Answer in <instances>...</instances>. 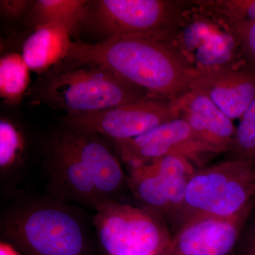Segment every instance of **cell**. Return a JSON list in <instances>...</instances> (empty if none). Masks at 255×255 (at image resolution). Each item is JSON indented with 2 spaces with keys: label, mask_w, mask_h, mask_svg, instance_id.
<instances>
[{
  "label": "cell",
  "mask_w": 255,
  "mask_h": 255,
  "mask_svg": "<svg viewBox=\"0 0 255 255\" xmlns=\"http://www.w3.org/2000/svg\"><path fill=\"white\" fill-rule=\"evenodd\" d=\"M73 42L66 28L43 23L35 26L25 38L21 55L30 70L48 73L67 59Z\"/></svg>",
  "instance_id": "cell-14"
},
{
  "label": "cell",
  "mask_w": 255,
  "mask_h": 255,
  "mask_svg": "<svg viewBox=\"0 0 255 255\" xmlns=\"http://www.w3.org/2000/svg\"><path fill=\"white\" fill-rule=\"evenodd\" d=\"M26 140L22 130L6 119L0 121V185L1 192L20 189L28 175Z\"/></svg>",
  "instance_id": "cell-15"
},
{
  "label": "cell",
  "mask_w": 255,
  "mask_h": 255,
  "mask_svg": "<svg viewBox=\"0 0 255 255\" xmlns=\"http://www.w3.org/2000/svg\"><path fill=\"white\" fill-rule=\"evenodd\" d=\"M255 209V198L229 217L201 216L176 231L165 255H230Z\"/></svg>",
  "instance_id": "cell-9"
},
{
  "label": "cell",
  "mask_w": 255,
  "mask_h": 255,
  "mask_svg": "<svg viewBox=\"0 0 255 255\" xmlns=\"http://www.w3.org/2000/svg\"><path fill=\"white\" fill-rule=\"evenodd\" d=\"M58 132L88 169L104 203L122 202V193L129 189L128 176L105 137L66 125Z\"/></svg>",
  "instance_id": "cell-11"
},
{
  "label": "cell",
  "mask_w": 255,
  "mask_h": 255,
  "mask_svg": "<svg viewBox=\"0 0 255 255\" xmlns=\"http://www.w3.org/2000/svg\"><path fill=\"white\" fill-rule=\"evenodd\" d=\"M33 1L27 0H1V11L6 17L17 18L29 12Z\"/></svg>",
  "instance_id": "cell-22"
},
{
  "label": "cell",
  "mask_w": 255,
  "mask_h": 255,
  "mask_svg": "<svg viewBox=\"0 0 255 255\" xmlns=\"http://www.w3.org/2000/svg\"><path fill=\"white\" fill-rule=\"evenodd\" d=\"M240 119L229 151L231 159L255 162V100Z\"/></svg>",
  "instance_id": "cell-20"
},
{
  "label": "cell",
  "mask_w": 255,
  "mask_h": 255,
  "mask_svg": "<svg viewBox=\"0 0 255 255\" xmlns=\"http://www.w3.org/2000/svg\"><path fill=\"white\" fill-rule=\"evenodd\" d=\"M185 1L98 0L92 1L86 25L105 36L138 37L168 42L180 26Z\"/></svg>",
  "instance_id": "cell-5"
},
{
  "label": "cell",
  "mask_w": 255,
  "mask_h": 255,
  "mask_svg": "<svg viewBox=\"0 0 255 255\" xmlns=\"http://www.w3.org/2000/svg\"><path fill=\"white\" fill-rule=\"evenodd\" d=\"M0 234L21 255H95L93 220L48 194L2 192Z\"/></svg>",
  "instance_id": "cell-1"
},
{
  "label": "cell",
  "mask_w": 255,
  "mask_h": 255,
  "mask_svg": "<svg viewBox=\"0 0 255 255\" xmlns=\"http://www.w3.org/2000/svg\"><path fill=\"white\" fill-rule=\"evenodd\" d=\"M162 179L171 206V221L179 212L185 197L188 184L197 169L184 157L168 155L150 162Z\"/></svg>",
  "instance_id": "cell-18"
},
{
  "label": "cell",
  "mask_w": 255,
  "mask_h": 255,
  "mask_svg": "<svg viewBox=\"0 0 255 255\" xmlns=\"http://www.w3.org/2000/svg\"><path fill=\"white\" fill-rule=\"evenodd\" d=\"M179 118L180 112L174 99L163 101L150 97L99 112L67 115L64 124L111 140H122L139 136Z\"/></svg>",
  "instance_id": "cell-7"
},
{
  "label": "cell",
  "mask_w": 255,
  "mask_h": 255,
  "mask_svg": "<svg viewBox=\"0 0 255 255\" xmlns=\"http://www.w3.org/2000/svg\"><path fill=\"white\" fill-rule=\"evenodd\" d=\"M255 198V162L231 158L196 170L172 222L177 231L195 218L229 217Z\"/></svg>",
  "instance_id": "cell-4"
},
{
  "label": "cell",
  "mask_w": 255,
  "mask_h": 255,
  "mask_svg": "<svg viewBox=\"0 0 255 255\" xmlns=\"http://www.w3.org/2000/svg\"><path fill=\"white\" fill-rule=\"evenodd\" d=\"M191 90L205 94L232 120L240 119L255 100V68H199Z\"/></svg>",
  "instance_id": "cell-12"
},
{
  "label": "cell",
  "mask_w": 255,
  "mask_h": 255,
  "mask_svg": "<svg viewBox=\"0 0 255 255\" xmlns=\"http://www.w3.org/2000/svg\"><path fill=\"white\" fill-rule=\"evenodd\" d=\"M44 170L49 195L95 211L104 204L88 169L58 131L47 144Z\"/></svg>",
  "instance_id": "cell-10"
},
{
  "label": "cell",
  "mask_w": 255,
  "mask_h": 255,
  "mask_svg": "<svg viewBox=\"0 0 255 255\" xmlns=\"http://www.w3.org/2000/svg\"><path fill=\"white\" fill-rule=\"evenodd\" d=\"M129 190L143 208L161 219H170L171 206L163 182L152 167L147 164L128 168Z\"/></svg>",
  "instance_id": "cell-17"
},
{
  "label": "cell",
  "mask_w": 255,
  "mask_h": 255,
  "mask_svg": "<svg viewBox=\"0 0 255 255\" xmlns=\"http://www.w3.org/2000/svg\"><path fill=\"white\" fill-rule=\"evenodd\" d=\"M39 90L43 102L67 115L99 112L150 97L145 90L102 67L69 60L46 73Z\"/></svg>",
  "instance_id": "cell-3"
},
{
  "label": "cell",
  "mask_w": 255,
  "mask_h": 255,
  "mask_svg": "<svg viewBox=\"0 0 255 255\" xmlns=\"http://www.w3.org/2000/svg\"><path fill=\"white\" fill-rule=\"evenodd\" d=\"M66 60L102 67L152 97L170 100L189 92L199 73L168 42L138 37L73 41Z\"/></svg>",
  "instance_id": "cell-2"
},
{
  "label": "cell",
  "mask_w": 255,
  "mask_h": 255,
  "mask_svg": "<svg viewBox=\"0 0 255 255\" xmlns=\"http://www.w3.org/2000/svg\"><path fill=\"white\" fill-rule=\"evenodd\" d=\"M92 1L87 0H38L30 9L33 27L43 23H56L75 36L86 25Z\"/></svg>",
  "instance_id": "cell-16"
},
{
  "label": "cell",
  "mask_w": 255,
  "mask_h": 255,
  "mask_svg": "<svg viewBox=\"0 0 255 255\" xmlns=\"http://www.w3.org/2000/svg\"><path fill=\"white\" fill-rule=\"evenodd\" d=\"M92 220L106 255H165L173 236L164 220L142 207L108 201Z\"/></svg>",
  "instance_id": "cell-6"
},
{
  "label": "cell",
  "mask_w": 255,
  "mask_h": 255,
  "mask_svg": "<svg viewBox=\"0 0 255 255\" xmlns=\"http://www.w3.org/2000/svg\"><path fill=\"white\" fill-rule=\"evenodd\" d=\"M240 255H255V219L245 228Z\"/></svg>",
  "instance_id": "cell-23"
},
{
  "label": "cell",
  "mask_w": 255,
  "mask_h": 255,
  "mask_svg": "<svg viewBox=\"0 0 255 255\" xmlns=\"http://www.w3.org/2000/svg\"><path fill=\"white\" fill-rule=\"evenodd\" d=\"M111 141L128 168L150 164L165 156L178 155L201 169L219 154L196 136L182 118L162 124L139 136Z\"/></svg>",
  "instance_id": "cell-8"
},
{
  "label": "cell",
  "mask_w": 255,
  "mask_h": 255,
  "mask_svg": "<svg viewBox=\"0 0 255 255\" xmlns=\"http://www.w3.org/2000/svg\"><path fill=\"white\" fill-rule=\"evenodd\" d=\"M0 253H1V255H21L11 245L4 243V242L1 243Z\"/></svg>",
  "instance_id": "cell-24"
},
{
  "label": "cell",
  "mask_w": 255,
  "mask_h": 255,
  "mask_svg": "<svg viewBox=\"0 0 255 255\" xmlns=\"http://www.w3.org/2000/svg\"><path fill=\"white\" fill-rule=\"evenodd\" d=\"M226 22L242 54L255 68V21L226 20Z\"/></svg>",
  "instance_id": "cell-21"
},
{
  "label": "cell",
  "mask_w": 255,
  "mask_h": 255,
  "mask_svg": "<svg viewBox=\"0 0 255 255\" xmlns=\"http://www.w3.org/2000/svg\"><path fill=\"white\" fill-rule=\"evenodd\" d=\"M184 119L196 136L219 153L229 152L236 128L232 119L223 113L208 96L191 90L174 99Z\"/></svg>",
  "instance_id": "cell-13"
},
{
  "label": "cell",
  "mask_w": 255,
  "mask_h": 255,
  "mask_svg": "<svg viewBox=\"0 0 255 255\" xmlns=\"http://www.w3.org/2000/svg\"><path fill=\"white\" fill-rule=\"evenodd\" d=\"M29 70L21 54L9 53L0 60V94L9 104L18 103L29 82Z\"/></svg>",
  "instance_id": "cell-19"
}]
</instances>
